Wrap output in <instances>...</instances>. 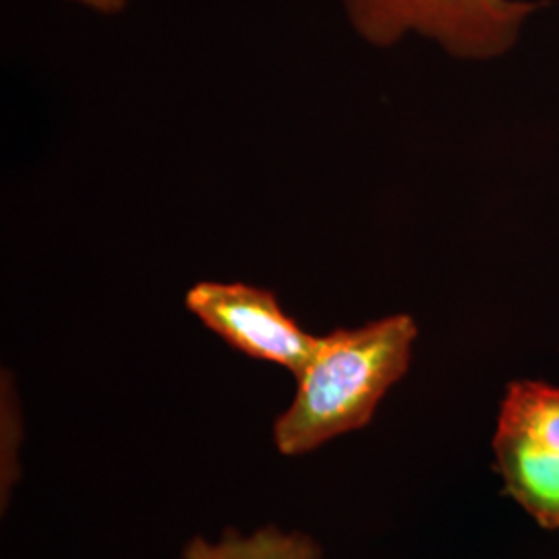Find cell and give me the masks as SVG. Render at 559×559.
<instances>
[{"label": "cell", "instance_id": "1", "mask_svg": "<svg viewBox=\"0 0 559 559\" xmlns=\"http://www.w3.org/2000/svg\"><path fill=\"white\" fill-rule=\"evenodd\" d=\"M417 338V321L408 313L320 336L316 355L295 378V399L274 420L280 454L299 459L367 427L381 400L408 373Z\"/></svg>", "mask_w": 559, "mask_h": 559}, {"label": "cell", "instance_id": "2", "mask_svg": "<svg viewBox=\"0 0 559 559\" xmlns=\"http://www.w3.org/2000/svg\"><path fill=\"white\" fill-rule=\"evenodd\" d=\"M539 7L526 0H342L344 17L365 44L394 48L419 36L459 60L500 59Z\"/></svg>", "mask_w": 559, "mask_h": 559}, {"label": "cell", "instance_id": "3", "mask_svg": "<svg viewBox=\"0 0 559 559\" xmlns=\"http://www.w3.org/2000/svg\"><path fill=\"white\" fill-rule=\"evenodd\" d=\"M491 445L506 493L543 528H559V385L512 381Z\"/></svg>", "mask_w": 559, "mask_h": 559}, {"label": "cell", "instance_id": "4", "mask_svg": "<svg viewBox=\"0 0 559 559\" xmlns=\"http://www.w3.org/2000/svg\"><path fill=\"white\" fill-rule=\"evenodd\" d=\"M185 307L245 357L278 365L295 378L320 344L286 313L274 290L255 284L201 280L187 290Z\"/></svg>", "mask_w": 559, "mask_h": 559}, {"label": "cell", "instance_id": "5", "mask_svg": "<svg viewBox=\"0 0 559 559\" xmlns=\"http://www.w3.org/2000/svg\"><path fill=\"white\" fill-rule=\"evenodd\" d=\"M179 559H323V551L318 540L300 531L267 524L251 533L226 528L216 539L193 537Z\"/></svg>", "mask_w": 559, "mask_h": 559}, {"label": "cell", "instance_id": "6", "mask_svg": "<svg viewBox=\"0 0 559 559\" xmlns=\"http://www.w3.org/2000/svg\"><path fill=\"white\" fill-rule=\"evenodd\" d=\"M0 491H2V508L7 506V498L13 491L15 480L20 479L17 471V452L23 441V413H21L17 385L11 371H2L0 380Z\"/></svg>", "mask_w": 559, "mask_h": 559}, {"label": "cell", "instance_id": "7", "mask_svg": "<svg viewBox=\"0 0 559 559\" xmlns=\"http://www.w3.org/2000/svg\"><path fill=\"white\" fill-rule=\"evenodd\" d=\"M62 2L80 7L83 11L100 17H119L124 11L131 9L135 0H62Z\"/></svg>", "mask_w": 559, "mask_h": 559}]
</instances>
